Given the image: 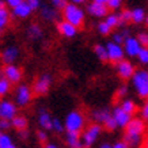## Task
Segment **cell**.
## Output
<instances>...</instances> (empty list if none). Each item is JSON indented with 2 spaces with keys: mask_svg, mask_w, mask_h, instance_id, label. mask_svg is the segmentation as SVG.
I'll return each mask as SVG.
<instances>
[{
  "mask_svg": "<svg viewBox=\"0 0 148 148\" xmlns=\"http://www.w3.org/2000/svg\"><path fill=\"white\" fill-rule=\"evenodd\" d=\"M144 132H145V122L143 118L132 117L129 124L125 126V133H124L122 140L129 145V148H137L139 144L141 143V137H143Z\"/></svg>",
  "mask_w": 148,
  "mask_h": 148,
  "instance_id": "6da1fadb",
  "label": "cell"
},
{
  "mask_svg": "<svg viewBox=\"0 0 148 148\" xmlns=\"http://www.w3.org/2000/svg\"><path fill=\"white\" fill-rule=\"evenodd\" d=\"M132 86L135 88L137 97L141 99L148 98V69L140 68L136 69L135 75L132 76Z\"/></svg>",
  "mask_w": 148,
  "mask_h": 148,
  "instance_id": "7a4b0ae2",
  "label": "cell"
},
{
  "mask_svg": "<svg viewBox=\"0 0 148 148\" xmlns=\"http://www.w3.org/2000/svg\"><path fill=\"white\" fill-rule=\"evenodd\" d=\"M63 19L79 29L84 25V11L79 5L73 4V3H68L65 8L63 10Z\"/></svg>",
  "mask_w": 148,
  "mask_h": 148,
  "instance_id": "3957f363",
  "label": "cell"
},
{
  "mask_svg": "<svg viewBox=\"0 0 148 148\" xmlns=\"http://www.w3.org/2000/svg\"><path fill=\"white\" fill-rule=\"evenodd\" d=\"M84 125H86L84 116H83L80 112H77V110H73V112L68 113V116L65 117L64 126H65L67 132H76V133H80L82 130L84 129Z\"/></svg>",
  "mask_w": 148,
  "mask_h": 148,
  "instance_id": "277c9868",
  "label": "cell"
},
{
  "mask_svg": "<svg viewBox=\"0 0 148 148\" xmlns=\"http://www.w3.org/2000/svg\"><path fill=\"white\" fill-rule=\"evenodd\" d=\"M102 133V125L101 124H91L83 130V133H82V141L84 144V148H90L92 144L98 140V137L101 136Z\"/></svg>",
  "mask_w": 148,
  "mask_h": 148,
  "instance_id": "5b68a950",
  "label": "cell"
},
{
  "mask_svg": "<svg viewBox=\"0 0 148 148\" xmlns=\"http://www.w3.org/2000/svg\"><path fill=\"white\" fill-rule=\"evenodd\" d=\"M105 46H106V50H108V58L110 63L117 64V63H120L121 60H124L125 52H124L122 45H118L116 42L110 41V42H108Z\"/></svg>",
  "mask_w": 148,
  "mask_h": 148,
  "instance_id": "8992f818",
  "label": "cell"
},
{
  "mask_svg": "<svg viewBox=\"0 0 148 148\" xmlns=\"http://www.w3.org/2000/svg\"><path fill=\"white\" fill-rule=\"evenodd\" d=\"M52 84V76L49 73H44L41 75L33 84V94L40 97V95H44L49 91V87Z\"/></svg>",
  "mask_w": 148,
  "mask_h": 148,
  "instance_id": "52a82bcc",
  "label": "cell"
},
{
  "mask_svg": "<svg viewBox=\"0 0 148 148\" xmlns=\"http://www.w3.org/2000/svg\"><path fill=\"white\" fill-rule=\"evenodd\" d=\"M116 69H117L118 77L122 79V80H129V79H132V76L135 75V71H136L135 65L130 63L129 60H121L120 63H117Z\"/></svg>",
  "mask_w": 148,
  "mask_h": 148,
  "instance_id": "ba28073f",
  "label": "cell"
},
{
  "mask_svg": "<svg viewBox=\"0 0 148 148\" xmlns=\"http://www.w3.org/2000/svg\"><path fill=\"white\" fill-rule=\"evenodd\" d=\"M122 48H124V52H125V56H128V57H137V54H139V52L141 50L143 46L140 45L139 40L136 37H128L125 42L122 44Z\"/></svg>",
  "mask_w": 148,
  "mask_h": 148,
  "instance_id": "9c48e42d",
  "label": "cell"
},
{
  "mask_svg": "<svg viewBox=\"0 0 148 148\" xmlns=\"http://www.w3.org/2000/svg\"><path fill=\"white\" fill-rule=\"evenodd\" d=\"M32 97H33V91L30 90V87L29 86H19L18 90H16V95H15V101H16V105L23 108V106H26L30 103L32 101Z\"/></svg>",
  "mask_w": 148,
  "mask_h": 148,
  "instance_id": "30bf717a",
  "label": "cell"
},
{
  "mask_svg": "<svg viewBox=\"0 0 148 148\" xmlns=\"http://www.w3.org/2000/svg\"><path fill=\"white\" fill-rule=\"evenodd\" d=\"M112 116H113V118L116 120L118 128H124V129H125V126L128 125L129 121L132 120V116L128 114L121 106H114V109L112 110Z\"/></svg>",
  "mask_w": 148,
  "mask_h": 148,
  "instance_id": "8fae6325",
  "label": "cell"
},
{
  "mask_svg": "<svg viewBox=\"0 0 148 148\" xmlns=\"http://www.w3.org/2000/svg\"><path fill=\"white\" fill-rule=\"evenodd\" d=\"M18 113L16 105L10 101H1L0 102V118H5V120H12Z\"/></svg>",
  "mask_w": 148,
  "mask_h": 148,
  "instance_id": "7c38bea8",
  "label": "cell"
},
{
  "mask_svg": "<svg viewBox=\"0 0 148 148\" xmlns=\"http://www.w3.org/2000/svg\"><path fill=\"white\" fill-rule=\"evenodd\" d=\"M87 12L95 16V18H106L109 15V7L102 3H95L91 1L90 4L87 5Z\"/></svg>",
  "mask_w": 148,
  "mask_h": 148,
  "instance_id": "4fadbf2b",
  "label": "cell"
},
{
  "mask_svg": "<svg viewBox=\"0 0 148 148\" xmlns=\"http://www.w3.org/2000/svg\"><path fill=\"white\" fill-rule=\"evenodd\" d=\"M4 77L10 83H18L21 80V77H22V71H21V68H18L16 65H14V64H8V65H5L4 69Z\"/></svg>",
  "mask_w": 148,
  "mask_h": 148,
  "instance_id": "5bb4252c",
  "label": "cell"
},
{
  "mask_svg": "<svg viewBox=\"0 0 148 148\" xmlns=\"http://www.w3.org/2000/svg\"><path fill=\"white\" fill-rule=\"evenodd\" d=\"M41 18L48 22H56L60 18V14H58V10L54 8L52 4H44L41 5Z\"/></svg>",
  "mask_w": 148,
  "mask_h": 148,
  "instance_id": "9a60e30c",
  "label": "cell"
},
{
  "mask_svg": "<svg viewBox=\"0 0 148 148\" xmlns=\"http://www.w3.org/2000/svg\"><path fill=\"white\" fill-rule=\"evenodd\" d=\"M57 30L58 33L61 34L65 38H72L77 34V27L73 26L72 23L67 22V21H61V22L57 23Z\"/></svg>",
  "mask_w": 148,
  "mask_h": 148,
  "instance_id": "2e32d148",
  "label": "cell"
},
{
  "mask_svg": "<svg viewBox=\"0 0 148 148\" xmlns=\"http://www.w3.org/2000/svg\"><path fill=\"white\" fill-rule=\"evenodd\" d=\"M65 141H67L68 148H84L80 133H76V132H67Z\"/></svg>",
  "mask_w": 148,
  "mask_h": 148,
  "instance_id": "e0dca14e",
  "label": "cell"
},
{
  "mask_svg": "<svg viewBox=\"0 0 148 148\" xmlns=\"http://www.w3.org/2000/svg\"><path fill=\"white\" fill-rule=\"evenodd\" d=\"M38 121L40 125L44 130H50L53 129V118L45 109H40V116H38Z\"/></svg>",
  "mask_w": 148,
  "mask_h": 148,
  "instance_id": "ac0fdd59",
  "label": "cell"
},
{
  "mask_svg": "<svg viewBox=\"0 0 148 148\" xmlns=\"http://www.w3.org/2000/svg\"><path fill=\"white\" fill-rule=\"evenodd\" d=\"M19 56V50L18 48H15V46H8L7 49L3 50V53H1V60H3V63L4 64H14V61L18 58Z\"/></svg>",
  "mask_w": 148,
  "mask_h": 148,
  "instance_id": "d6986e66",
  "label": "cell"
},
{
  "mask_svg": "<svg viewBox=\"0 0 148 148\" xmlns=\"http://www.w3.org/2000/svg\"><path fill=\"white\" fill-rule=\"evenodd\" d=\"M91 117H92L94 122L103 125V124H105V121L108 120L109 117H112V112H110L109 109H106V108L97 109V110H94V112L91 113Z\"/></svg>",
  "mask_w": 148,
  "mask_h": 148,
  "instance_id": "ffe728a7",
  "label": "cell"
},
{
  "mask_svg": "<svg viewBox=\"0 0 148 148\" xmlns=\"http://www.w3.org/2000/svg\"><path fill=\"white\" fill-rule=\"evenodd\" d=\"M12 12L16 18H27V16L33 12V10L27 1H23L22 4H19L18 7L12 8Z\"/></svg>",
  "mask_w": 148,
  "mask_h": 148,
  "instance_id": "44dd1931",
  "label": "cell"
},
{
  "mask_svg": "<svg viewBox=\"0 0 148 148\" xmlns=\"http://www.w3.org/2000/svg\"><path fill=\"white\" fill-rule=\"evenodd\" d=\"M27 37L30 38V40L36 41V40H40L41 37H42V29H41L40 25H37V23H33L30 26L27 27Z\"/></svg>",
  "mask_w": 148,
  "mask_h": 148,
  "instance_id": "7402d4cb",
  "label": "cell"
},
{
  "mask_svg": "<svg viewBox=\"0 0 148 148\" xmlns=\"http://www.w3.org/2000/svg\"><path fill=\"white\" fill-rule=\"evenodd\" d=\"M11 125L18 130V132L19 130H23V129H27V118L25 116H18V114H16V116L11 120Z\"/></svg>",
  "mask_w": 148,
  "mask_h": 148,
  "instance_id": "603a6c76",
  "label": "cell"
},
{
  "mask_svg": "<svg viewBox=\"0 0 148 148\" xmlns=\"http://www.w3.org/2000/svg\"><path fill=\"white\" fill-rule=\"evenodd\" d=\"M145 11H144L143 8H140V7H137V8H133L132 10V22L136 23V25H140V23H143L144 21H145Z\"/></svg>",
  "mask_w": 148,
  "mask_h": 148,
  "instance_id": "cb8c5ba5",
  "label": "cell"
},
{
  "mask_svg": "<svg viewBox=\"0 0 148 148\" xmlns=\"http://www.w3.org/2000/svg\"><path fill=\"white\" fill-rule=\"evenodd\" d=\"M120 106H121L128 114H130V116H133V114L137 112V105H136L132 99H122V102Z\"/></svg>",
  "mask_w": 148,
  "mask_h": 148,
  "instance_id": "d4e9b609",
  "label": "cell"
},
{
  "mask_svg": "<svg viewBox=\"0 0 148 148\" xmlns=\"http://www.w3.org/2000/svg\"><path fill=\"white\" fill-rule=\"evenodd\" d=\"M10 22V12L5 7H0V33L4 30V27Z\"/></svg>",
  "mask_w": 148,
  "mask_h": 148,
  "instance_id": "484cf974",
  "label": "cell"
},
{
  "mask_svg": "<svg viewBox=\"0 0 148 148\" xmlns=\"http://www.w3.org/2000/svg\"><path fill=\"white\" fill-rule=\"evenodd\" d=\"M105 22L108 23V25L112 27V29L120 27V25H121V22H120V15H118V14H116V12L109 14L108 16L105 18Z\"/></svg>",
  "mask_w": 148,
  "mask_h": 148,
  "instance_id": "4316f807",
  "label": "cell"
},
{
  "mask_svg": "<svg viewBox=\"0 0 148 148\" xmlns=\"http://www.w3.org/2000/svg\"><path fill=\"white\" fill-rule=\"evenodd\" d=\"M94 53L97 54V57L101 60V61H109L108 58V50H106V46L105 45H95L94 46Z\"/></svg>",
  "mask_w": 148,
  "mask_h": 148,
  "instance_id": "83f0119b",
  "label": "cell"
},
{
  "mask_svg": "<svg viewBox=\"0 0 148 148\" xmlns=\"http://www.w3.org/2000/svg\"><path fill=\"white\" fill-rule=\"evenodd\" d=\"M0 148H16L15 144L12 143L11 137L8 135L3 133L1 130H0Z\"/></svg>",
  "mask_w": 148,
  "mask_h": 148,
  "instance_id": "f1b7e54d",
  "label": "cell"
},
{
  "mask_svg": "<svg viewBox=\"0 0 148 148\" xmlns=\"http://www.w3.org/2000/svg\"><path fill=\"white\" fill-rule=\"evenodd\" d=\"M118 15H120V22H121L120 27H124L126 23L132 22V10H124Z\"/></svg>",
  "mask_w": 148,
  "mask_h": 148,
  "instance_id": "f546056e",
  "label": "cell"
},
{
  "mask_svg": "<svg viewBox=\"0 0 148 148\" xmlns=\"http://www.w3.org/2000/svg\"><path fill=\"white\" fill-rule=\"evenodd\" d=\"M10 88H11V83L4 76L0 77V97H4L5 94H8Z\"/></svg>",
  "mask_w": 148,
  "mask_h": 148,
  "instance_id": "4dcf8cb0",
  "label": "cell"
},
{
  "mask_svg": "<svg viewBox=\"0 0 148 148\" xmlns=\"http://www.w3.org/2000/svg\"><path fill=\"white\" fill-rule=\"evenodd\" d=\"M97 29H98V33L99 34H102V36H109L110 33H112V27L109 26L108 23L105 22V21H102V22L98 23V26H97Z\"/></svg>",
  "mask_w": 148,
  "mask_h": 148,
  "instance_id": "1f68e13d",
  "label": "cell"
},
{
  "mask_svg": "<svg viewBox=\"0 0 148 148\" xmlns=\"http://www.w3.org/2000/svg\"><path fill=\"white\" fill-rule=\"evenodd\" d=\"M137 60L141 65H148V48H141L137 54Z\"/></svg>",
  "mask_w": 148,
  "mask_h": 148,
  "instance_id": "d6a6232c",
  "label": "cell"
},
{
  "mask_svg": "<svg viewBox=\"0 0 148 148\" xmlns=\"http://www.w3.org/2000/svg\"><path fill=\"white\" fill-rule=\"evenodd\" d=\"M103 128H105L106 130H110V132H113V130H116L117 128H118V125H117L116 120L113 118V116L109 117L108 120L105 121V124H103Z\"/></svg>",
  "mask_w": 148,
  "mask_h": 148,
  "instance_id": "836d02e7",
  "label": "cell"
},
{
  "mask_svg": "<svg viewBox=\"0 0 148 148\" xmlns=\"http://www.w3.org/2000/svg\"><path fill=\"white\" fill-rule=\"evenodd\" d=\"M136 38L139 40L140 45L143 46V48H148V33L147 32H140Z\"/></svg>",
  "mask_w": 148,
  "mask_h": 148,
  "instance_id": "e575fe53",
  "label": "cell"
},
{
  "mask_svg": "<svg viewBox=\"0 0 148 148\" xmlns=\"http://www.w3.org/2000/svg\"><path fill=\"white\" fill-rule=\"evenodd\" d=\"M128 91H129L128 86H120V87H118V90L116 91V98L117 99H122L124 97H126Z\"/></svg>",
  "mask_w": 148,
  "mask_h": 148,
  "instance_id": "d590c367",
  "label": "cell"
},
{
  "mask_svg": "<svg viewBox=\"0 0 148 148\" xmlns=\"http://www.w3.org/2000/svg\"><path fill=\"white\" fill-rule=\"evenodd\" d=\"M122 1L124 0H109L108 1V7H109V10H118V8H121V5H122Z\"/></svg>",
  "mask_w": 148,
  "mask_h": 148,
  "instance_id": "8d00e7d4",
  "label": "cell"
},
{
  "mask_svg": "<svg viewBox=\"0 0 148 148\" xmlns=\"http://www.w3.org/2000/svg\"><path fill=\"white\" fill-rule=\"evenodd\" d=\"M50 4L53 5L54 8L61 10V11H63L68 3H67V0H50Z\"/></svg>",
  "mask_w": 148,
  "mask_h": 148,
  "instance_id": "74e56055",
  "label": "cell"
},
{
  "mask_svg": "<svg viewBox=\"0 0 148 148\" xmlns=\"http://www.w3.org/2000/svg\"><path fill=\"white\" fill-rule=\"evenodd\" d=\"M65 129V126H64V124L58 118H53V129L52 130H56V132H58V133H61L63 130Z\"/></svg>",
  "mask_w": 148,
  "mask_h": 148,
  "instance_id": "f35d334b",
  "label": "cell"
},
{
  "mask_svg": "<svg viewBox=\"0 0 148 148\" xmlns=\"http://www.w3.org/2000/svg\"><path fill=\"white\" fill-rule=\"evenodd\" d=\"M140 114H141V118H143L144 121L148 120V101H145L144 105L141 106V109H140Z\"/></svg>",
  "mask_w": 148,
  "mask_h": 148,
  "instance_id": "ab89813d",
  "label": "cell"
},
{
  "mask_svg": "<svg viewBox=\"0 0 148 148\" xmlns=\"http://www.w3.org/2000/svg\"><path fill=\"white\" fill-rule=\"evenodd\" d=\"M10 126H11V121L10 120H5V118H0V130L3 132V130L8 129Z\"/></svg>",
  "mask_w": 148,
  "mask_h": 148,
  "instance_id": "60d3db41",
  "label": "cell"
},
{
  "mask_svg": "<svg viewBox=\"0 0 148 148\" xmlns=\"http://www.w3.org/2000/svg\"><path fill=\"white\" fill-rule=\"evenodd\" d=\"M23 1H26V0H5L7 5H10L11 8H15V7H18L19 4H22Z\"/></svg>",
  "mask_w": 148,
  "mask_h": 148,
  "instance_id": "b9f144b4",
  "label": "cell"
},
{
  "mask_svg": "<svg viewBox=\"0 0 148 148\" xmlns=\"http://www.w3.org/2000/svg\"><path fill=\"white\" fill-rule=\"evenodd\" d=\"M37 137H38V140H40L41 143H45L46 140H48V135H46L45 130H40V132L37 133Z\"/></svg>",
  "mask_w": 148,
  "mask_h": 148,
  "instance_id": "7bdbcfd3",
  "label": "cell"
},
{
  "mask_svg": "<svg viewBox=\"0 0 148 148\" xmlns=\"http://www.w3.org/2000/svg\"><path fill=\"white\" fill-rule=\"evenodd\" d=\"M18 135H19V137H21L22 140H27L29 139V136H30V133H29V130L27 129H23V130H19Z\"/></svg>",
  "mask_w": 148,
  "mask_h": 148,
  "instance_id": "ee69618b",
  "label": "cell"
},
{
  "mask_svg": "<svg viewBox=\"0 0 148 148\" xmlns=\"http://www.w3.org/2000/svg\"><path fill=\"white\" fill-rule=\"evenodd\" d=\"M113 148H129V145L124 140H121V141H117V143L113 144Z\"/></svg>",
  "mask_w": 148,
  "mask_h": 148,
  "instance_id": "f6af8a7d",
  "label": "cell"
},
{
  "mask_svg": "<svg viewBox=\"0 0 148 148\" xmlns=\"http://www.w3.org/2000/svg\"><path fill=\"white\" fill-rule=\"evenodd\" d=\"M99 148H113V144L110 143H102L99 145Z\"/></svg>",
  "mask_w": 148,
  "mask_h": 148,
  "instance_id": "bcb514c9",
  "label": "cell"
},
{
  "mask_svg": "<svg viewBox=\"0 0 148 148\" xmlns=\"http://www.w3.org/2000/svg\"><path fill=\"white\" fill-rule=\"evenodd\" d=\"M86 0H71V3H73V4H76V5H79V4H83Z\"/></svg>",
  "mask_w": 148,
  "mask_h": 148,
  "instance_id": "7dc6e473",
  "label": "cell"
},
{
  "mask_svg": "<svg viewBox=\"0 0 148 148\" xmlns=\"http://www.w3.org/2000/svg\"><path fill=\"white\" fill-rule=\"evenodd\" d=\"M92 1H95V3H102V4H108L109 0H92Z\"/></svg>",
  "mask_w": 148,
  "mask_h": 148,
  "instance_id": "c3c4849f",
  "label": "cell"
},
{
  "mask_svg": "<svg viewBox=\"0 0 148 148\" xmlns=\"http://www.w3.org/2000/svg\"><path fill=\"white\" fill-rule=\"evenodd\" d=\"M45 148H58V147L56 145V144H46Z\"/></svg>",
  "mask_w": 148,
  "mask_h": 148,
  "instance_id": "681fc988",
  "label": "cell"
},
{
  "mask_svg": "<svg viewBox=\"0 0 148 148\" xmlns=\"http://www.w3.org/2000/svg\"><path fill=\"white\" fill-rule=\"evenodd\" d=\"M141 148H148V139L144 140V143H143V147Z\"/></svg>",
  "mask_w": 148,
  "mask_h": 148,
  "instance_id": "f907efd6",
  "label": "cell"
},
{
  "mask_svg": "<svg viewBox=\"0 0 148 148\" xmlns=\"http://www.w3.org/2000/svg\"><path fill=\"white\" fill-rule=\"evenodd\" d=\"M144 22H145V25H147V26H148V15H147V16H145V21H144Z\"/></svg>",
  "mask_w": 148,
  "mask_h": 148,
  "instance_id": "816d5d0a",
  "label": "cell"
},
{
  "mask_svg": "<svg viewBox=\"0 0 148 148\" xmlns=\"http://www.w3.org/2000/svg\"><path fill=\"white\" fill-rule=\"evenodd\" d=\"M0 7H4V3H3L1 0H0Z\"/></svg>",
  "mask_w": 148,
  "mask_h": 148,
  "instance_id": "f5cc1de1",
  "label": "cell"
},
{
  "mask_svg": "<svg viewBox=\"0 0 148 148\" xmlns=\"http://www.w3.org/2000/svg\"><path fill=\"white\" fill-rule=\"evenodd\" d=\"M26 1H36V0H26Z\"/></svg>",
  "mask_w": 148,
  "mask_h": 148,
  "instance_id": "db71d44e",
  "label": "cell"
},
{
  "mask_svg": "<svg viewBox=\"0 0 148 148\" xmlns=\"http://www.w3.org/2000/svg\"><path fill=\"white\" fill-rule=\"evenodd\" d=\"M140 148H141V147H140Z\"/></svg>",
  "mask_w": 148,
  "mask_h": 148,
  "instance_id": "11a10c76",
  "label": "cell"
}]
</instances>
